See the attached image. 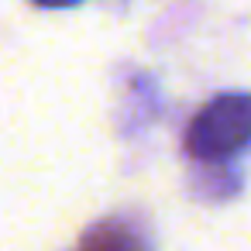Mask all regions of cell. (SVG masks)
<instances>
[{"label":"cell","instance_id":"1","mask_svg":"<svg viewBox=\"0 0 251 251\" xmlns=\"http://www.w3.org/2000/svg\"><path fill=\"white\" fill-rule=\"evenodd\" d=\"M251 138V97L227 93L217 97L186 131V148L196 158H227Z\"/></svg>","mask_w":251,"mask_h":251},{"label":"cell","instance_id":"2","mask_svg":"<svg viewBox=\"0 0 251 251\" xmlns=\"http://www.w3.org/2000/svg\"><path fill=\"white\" fill-rule=\"evenodd\" d=\"M83 251H131V241L117 227H100L97 234H90V241L83 244Z\"/></svg>","mask_w":251,"mask_h":251}]
</instances>
